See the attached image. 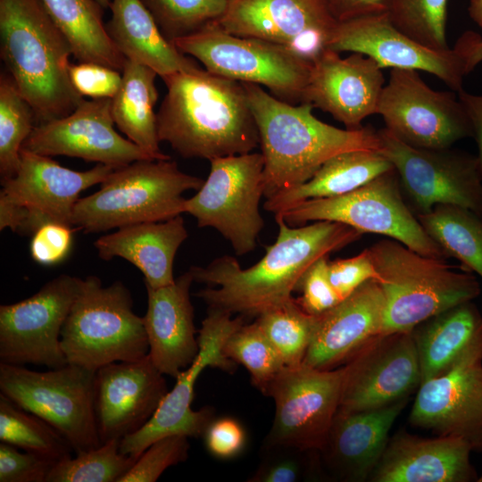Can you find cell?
<instances>
[{"instance_id":"6da1fadb","label":"cell","mask_w":482,"mask_h":482,"mask_svg":"<svg viewBox=\"0 0 482 482\" xmlns=\"http://www.w3.org/2000/svg\"><path fill=\"white\" fill-rule=\"evenodd\" d=\"M278 233L264 256L243 269L229 255L205 267L189 269L194 280L206 284L195 295L208 308L257 318L265 311L293 298L306 270L320 258L357 241L362 233L340 222L318 220L291 227L275 215Z\"/></svg>"},{"instance_id":"7a4b0ae2","label":"cell","mask_w":482,"mask_h":482,"mask_svg":"<svg viewBox=\"0 0 482 482\" xmlns=\"http://www.w3.org/2000/svg\"><path fill=\"white\" fill-rule=\"evenodd\" d=\"M162 79L167 92L157 112L158 136L179 155L211 161L260 145L243 83L201 67Z\"/></svg>"},{"instance_id":"3957f363","label":"cell","mask_w":482,"mask_h":482,"mask_svg":"<svg viewBox=\"0 0 482 482\" xmlns=\"http://www.w3.org/2000/svg\"><path fill=\"white\" fill-rule=\"evenodd\" d=\"M243 86L258 129L266 198L306 182L337 154L380 149L378 130L370 126L339 129L317 119L308 103L294 105L259 85Z\"/></svg>"},{"instance_id":"277c9868","label":"cell","mask_w":482,"mask_h":482,"mask_svg":"<svg viewBox=\"0 0 482 482\" xmlns=\"http://www.w3.org/2000/svg\"><path fill=\"white\" fill-rule=\"evenodd\" d=\"M0 53L39 124L84 100L70 79L71 46L41 0H0Z\"/></svg>"},{"instance_id":"5b68a950","label":"cell","mask_w":482,"mask_h":482,"mask_svg":"<svg viewBox=\"0 0 482 482\" xmlns=\"http://www.w3.org/2000/svg\"><path fill=\"white\" fill-rule=\"evenodd\" d=\"M385 298L382 334L411 331L426 320L472 301L481 288L471 272L456 271L393 238L366 248Z\"/></svg>"},{"instance_id":"8992f818","label":"cell","mask_w":482,"mask_h":482,"mask_svg":"<svg viewBox=\"0 0 482 482\" xmlns=\"http://www.w3.org/2000/svg\"><path fill=\"white\" fill-rule=\"evenodd\" d=\"M204 181L181 171L170 158L135 161L116 168L98 191L79 198L71 223L92 233L166 220L185 213L182 195L199 190Z\"/></svg>"},{"instance_id":"52a82bcc","label":"cell","mask_w":482,"mask_h":482,"mask_svg":"<svg viewBox=\"0 0 482 482\" xmlns=\"http://www.w3.org/2000/svg\"><path fill=\"white\" fill-rule=\"evenodd\" d=\"M61 347L68 363L94 372L147 355L143 317L133 310L129 289L120 280L104 287L96 276L82 279L62 329Z\"/></svg>"},{"instance_id":"ba28073f","label":"cell","mask_w":482,"mask_h":482,"mask_svg":"<svg viewBox=\"0 0 482 482\" xmlns=\"http://www.w3.org/2000/svg\"><path fill=\"white\" fill-rule=\"evenodd\" d=\"M95 375L71 363L36 371L1 362L0 394L46 421L79 453L102 445L95 414Z\"/></svg>"},{"instance_id":"9c48e42d","label":"cell","mask_w":482,"mask_h":482,"mask_svg":"<svg viewBox=\"0 0 482 482\" xmlns=\"http://www.w3.org/2000/svg\"><path fill=\"white\" fill-rule=\"evenodd\" d=\"M274 215L290 225L318 220L340 222L362 234L393 238L421 254L446 258L406 204L395 168L350 193L307 199Z\"/></svg>"},{"instance_id":"30bf717a","label":"cell","mask_w":482,"mask_h":482,"mask_svg":"<svg viewBox=\"0 0 482 482\" xmlns=\"http://www.w3.org/2000/svg\"><path fill=\"white\" fill-rule=\"evenodd\" d=\"M172 44L213 74L270 89L283 101H301L312 62L270 42L233 35L212 21Z\"/></svg>"},{"instance_id":"8fae6325","label":"cell","mask_w":482,"mask_h":482,"mask_svg":"<svg viewBox=\"0 0 482 482\" xmlns=\"http://www.w3.org/2000/svg\"><path fill=\"white\" fill-rule=\"evenodd\" d=\"M115 169L97 163L87 170H74L22 147L16 173L1 182L0 229L32 236L48 222L72 226L80 193L101 184Z\"/></svg>"},{"instance_id":"7c38bea8","label":"cell","mask_w":482,"mask_h":482,"mask_svg":"<svg viewBox=\"0 0 482 482\" xmlns=\"http://www.w3.org/2000/svg\"><path fill=\"white\" fill-rule=\"evenodd\" d=\"M210 162V172L196 194L185 201V213L199 228H213L237 255L256 247L264 223L259 206L264 195L262 153L224 156Z\"/></svg>"},{"instance_id":"4fadbf2b","label":"cell","mask_w":482,"mask_h":482,"mask_svg":"<svg viewBox=\"0 0 482 482\" xmlns=\"http://www.w3.org/2000/svg\"><path fill=\"white\" fill-rule=\"evenodd\" d=\"M379 152L393 164L401 188L417 214L437 204L464 207L482 219V173L477 155L450 148L411 146L386 128Z\"/></svg>"},{"instance_id":"5bb4252c","label":"cell","mask_w":482,"mask_h":482,"mask_svg":"<svg viewBox=\"0 0 482 482\" xmlns=\"http://www.w3.org/2000/svg\"><path fill=\"white\" fill-rule=\"evenodd\" d=\"M241 315L208 308L207 316L198 331L199 353L193 363L182 370L176 384L168 391L158 409L147 423L134 434L124 436L120 442L122 453L138 458L155 440L171 435L201 437L215 418L212 407L204 406L194 411L195 384L201 372L207 367L234 372L237 363L222 352L227 337L243 325Z\"/></svg>"},{"instance_id":"9a60e30c","label":"cell","mask_w":482,"mask_h":482,"mask_svg":"<svg viewBox=\"0 0 482 482\" xmlns=\"http://www.w3.org/2000/svg\"><path fill=\"white\" fill-rule=\"evenodd\" d=\"M377 113L388 131L416 148L445 149L473 137L471 120L458 96L432 89L418 71L391 70Z\"/></svg>"},{"instance_id":"2e32d148","label":"cell","mask_w":482,"mask_h":482,"mask_svg":"<svg viewBox=\"0 0 482 482\" xmlns=\"http://www.w3.org/2000/svg\"><path fill=\"white\" fill-rule=\"evenodd\" d=\"M343 369L285 366L261 392L273 399L275 414L263 444L320 451L339 408Z\"/></svg>"},{"instance_id":"e0dca14e","label":"cell","mask_w":482,"mask_h":482,"mask_svg":"<svg viewBox=\"0 0 482 482\" xmlns=\"http://www.w3.org/2000/svg\"><path fill=\"white\" fill-rule=\"evenodd\" d=\"M82 278L61 274L33 295L0 306L1 362L49 369L66 365L61 333Z\"/></svg>"},{"instance_id":"ac0fdd59","label":"cell","mask_w":482,"mask_h":482,"mask_svg":"<svg viewBox=\"0 0 482 482\" xmlns=\"http://www.w3.org/2000/svg\"><path fill=\"white\" fill-rule=\"evenodd\" d=\"M471 31L464 33L453 48L428 47L395 28L386 12L338 21L328 48L362 54L381 69H403L428 72L456 93L462 88L468 74L467 62Z\"/></svg>"},{"instance_id":"d6986e66","label":"cell","mask_w":482,"mask_h":482,"mask_svg":"<svg viewBox=\"0 0 482 482\" xmlns=\"http://www.w3.org/2000/svg\"><path fill=\"white\" fill-rule=\"evenodd\" d=\"M217 22L233 35L273 43L312 62L328 48L338 21L326 0H228Z\"/></svg>"},{"instance_id":"ffe728a7","label":"cell","mask_w":482,"mask_h":482,"mask_svg":"<svg viewBox=\"0 0 482 482\" xmlns=\"http://www.w3.org/2000/svg\"><path fill=\"white\" fill-rule=\"evenodd\" d=\"M339 408L361 411L405 398L420 386V369L411 331L380 334L342 366Z\"/></svg>"},{"instance_id":"44dd1931","label":"cell","mask_w":482,"mask_h":482,"mask_svg":"<svg viewBox=\"0 0 482 482\" xmlns=\"http://www.w3.org/2000/svg\"><path fill=\"white\" fill-rule=\"evenodd\" d=\"M112 98L84 99L65 117L34 127L23 148L46 155H63L119 168L154 159L114 129Z\"/></svg>"},{"instance_id":"7402d4cb","label":"cell","mask_w":482,"mask_h":482,"mask_svg":"<svg viewBox=\"0 0 482 482\" xmlns=\"http://www.w3.org/2000/svg\"><path fill=\"white\" fill-rule=\"evenodd\" d=\"M410 412L412 426L465 440L482 453V350L419 386Z\"/></svg>"},{"instance_id":"603a6c76","label":"cell","mask_w":482,"mask_h":482,"mask_svg":"<svg viewBox=\"0 0 482 482\" xmlns=\"http://www.w3.org/2000/svg\"><path fill=\"white\" fill-rule=\"evenodd\" d=\"M168 393L164 375L150 356L101 367L95 375V414L101 443L143 428Z\"/></svg>"},{"instance_id":"cb8c5ba5","label":"cell","mask_w":482,"mask_h":482,"mask_svg":"<svg viewBox=\"0 0 482 482\" xmlns=\"http://www.w3.org/2000/svg\"><path fill=\"white\" fill-rule=\"evenodd\" d=\"M339 54L327 48L312 62L302 103L328 112L347 129H359L363 120L377 113L385 79L370 57Z\"/></svg>"},{"instance_id":"d4e9b609","label":"cell","mask_w":482,"mask_h":482,"mask_svg":"<svg viewBox=\"0 0 482 482\" xmlns=\"http://www.w3.org/2000/svg\"><path fill=\"white\" fill-rule=\"evenodd\" d=\"M385 298L379 284L370 279L327 312L317 315L303 363L332 370L382 334Z\"/></svg>"},{"instance_id":"484cf974","label":"cell","mask_w":482,"mask_h":482,"mask_svg":"<svg viewBox=\"0 0 482 482\" xmlns=\"http://www.w3.org/2000/svg\"><path fill=\"white\" fill-rule=\"evenodd\" d=\"M472 449L460 437H420L400 431L389 437L370 477L373 482H473Z\"/></svg>"},{"instance_id":"4316f807","label":"cell","mask_w":482,"mask_h":482,"mask_svg":"<svg viewBox=\"0 0 482 482\" xmlns=\"http://www.w3.org/2000/svg\"><path fill=\"white\" fill-rule=\"evenodd\" d=\"M194 281L188 270L168 286L145 287L147 308L143 321L148 355L163 375L175 379L193 363L199 353L190 298Z\"/></svg>"},{"instance_id":"83f0119b","label":"cell","mask_w":482,"mask_h":482,"mask_svg":"<svg viewBox=\"0 0 482 482\" xmlns=\"http://www.w3.org/2000/svg\"><path fill=\"white\" fill-rule=\"evenodd\" d=\"M408 398L368 411L338 409L319 451L329 471L340 480L370 479L389 439V432Z\"/></svg>"},{"instance_id":"f1b7e54d","label":"cell","mask_w":482,"mask_h":482,"mask_svg":"<svg viewBox=\"0 0 482 482\" xmlns=\"http://www.w3.org/2000/svg\"><path fill=\"white\" fill-rule=\"evenodd\" d=\"M187 236L180 214L119 228L98 237L95 247L103 260L120 257L129 262L143 273L145 287L158 288L174 282V259Z\"/></svg>"},{"instance_id":"f546056e","label":"cell","mask_w":482,"mask_h":482,"mask_svg":"<svg viewBox=\"0 0 482 482\" xmlns=\"http://www.w3.org/2000/svg\"><path fill=\"white\" fill-rule=\"evenodd\" d=\"M411 333L421 384L482 350V314L472 301L465 302L426 320Z\"/></svg>"},{"instance_id":"4dcf8cb0","label":"cell","mask_w":482,"mask_h":482,"mask_svg":"<svg viewBox=\"0 0 482 482\" xmlns=\"http://www.w3.org/2000/svg\"><path fill=\"white\" fill-rule=\"evenodd\" d=\"M108 35L126 59L154 70L161 78L200 67L161 32L140 0H112Z\"/></svg>"},{"instance_id":"1f68e13d","label":"cell","mask_w":482,"mask_h":482,"mask_svg":"<svg viewBox=\"0 0 482 482\" xmlns=\"http://www.w3.org/2000/svg\"><path fill=\"white\" fill-rule=\"evenodd\" d=\"M394 169L379 151L351 150L327 160L306 182L266 198L263 207L274 214L302 201L350 193Z\"/></svg>"},{"instance_id":"d6a6232c","label":"cell","mask_w":482,"mask_h":482,"mask_svg":"<svg viewBox=\"0 0 482 482\" xmlns=\"http://www.w3.org/2000/svg\"><path fill=\"white\" fill-rule=\"evenodd\" d=\"M121 75L120 87L111 104L114 123L128 139L153 158H170L160 149L154 112L159 96L155 86L158 74L145 65L126 59Z\"/></svg>"},{"instance_id":"836d02e7","label":"cell","mask_w":482,"mask_h":482,"mask_svg":"<svg viewBox=\"0 0 482 482\" xmlns=\"http://www.w3.org/2000/svg\"><path fill=\"white\" fill-rule=\"evenodd\" d=\"M69 40L78 62H96L122 71L126 61L108 35L104 10L96 0H41Z\"/></svg>"},{"instance_id":"e575fe53","label":"cell","mask_w":482,"mask_h":482,"mask_svg":"<svg viewBox=\"0 0 482 482\" xmlns=\"http://www.w3.org/2000/svg\"><path fill=\"white\" fill-rule=\"evenodd\" d=\"M427 234L446 257L457 259L464 270L482 278V219L469 209L437 204L416 215Z\"/></svg>"},{"instance_id":"d590c367","label":"cell","mask_w":482,"mask_h":482,"mask_svg":"<svg viewBox=\"0 0 482 482\" xmlns=\"http://www.w3.org/2000/svg\"><path fill=\"white\" fill-rule=\"evenodd\" d=\"M0 441L54 461L71 456L69 442L50 424L0 394Z\"/></svg>"},{"instance_id":"8d00e7d4","label":"cell","mask_w":482,"mask_h":482,"mask_svg":"<svg viewBox=\"0 0 482 482\" xmlns=\"http://www.w3.org/2000/svg\"><path fill=\"white\" fill-rule=\"evenodd\" d=\"M317 315L305 312L295 298L270 308L256 322L285 366L302 364L313 335Z\"/></svg>"},{"instance_id":"74e56055","label":"cell","mask_w":482,"mask_h":482,"mask_svg":"<svg viewBox=\"0 0 482 482\" xmlns=\"http://www.w3.org/2000/svg\"><path fill=\"white\" fill-rule=\"evenodd\" d=\"M34 112L9 74L0 76V177L16 173L21 150L34 129Z\"/></svg>"},{"instance_id":"f35d334b","label":"cell","mask_w":482,"mask_h":482,"mask_svg":"<svg viewBox=\"0 0 482 482\" xmlns=\"http://www.w3.org/2000/svg\"><path fill=\"white\" fill-rule=\"evenodd\" d=\"M120 442L112 439L57 461L46 482H120L137 460L122 453Z\"/></svg>"},{"instance_id":"ab89813d","label":"cell","mask_w":482,"mask_h":482,"mask_svg":"<svg viewBox=\"0 0 482 482\" xmlns=\"http://www.w3.org/2000/svg\"><path fill=\"white\" fill-rule=\"evenodd\" d=\"M222 352L249 371L253 386L260 391L285 367L256 320L235 329L224 342Z\"/></svg>"},{"instance_id":"60d3db41","label":"cell","mask_w":482,"mask_h":482,"mask_svg":"<svg viewBox=\"0 0 482 482\" xmlns=\"http://www.w3.org/2000/svg\"><path fill=\"white\" fill-rule=\"evenodd\" d=\"M448 0H388L392 24L417 42L437 50L449 48L445 37Z\"/></svg>"},{"instance_id":"b9f144b4","label":"cell","mask_w":482,"mask_h":482,"mask_svg":"<svg viewBox=\"0 0 482 482\" xmlns=\"http://www.w3.org/2000/svg\"><path fill=\"white\" fill-rule=\"evenodd\" d=\"M171 43L218 21L228 0H140Z\"/></svg>"},{"instance_id":"7bdbcfd3","label":"cell","mask_w":482,"mask_h":482,"mask_svg":"<svg viewBox=\"0 0 482 482\" xmlns=\"http://www.w3.org/2000/svg\"><path fill=\"white\" fill-rule=\"evenodd\" d=\"M188 438L183 435H171L155 440L139 455L120 482H155L166 469L188 458Z\"/></svg>"},{"instance_id":"ee69618b","label":"cell","mask_w":482,"mask_h":482,"mask_svg":"<svg viewBox=\"0 0 482 482\" xmlns=\"http://www.w3.org/2000/svg\"><path fill=\"white\" fill-rule=\"evenodd\" d=\"M262 458L248 482H299L310 472L313 452L283 445H262Z\"/></svg>"},{"instance_id":"f6af8a7d","label":"cell","mask_w":482,"mask_h":482,"mask_svg":"<svg viewBox=\"0 0 482 482\" xmlns=\"http://www.w3.org/2000/svg\"><path fill=\"white\" fill-rule=\"evenodd\" d=\"M56 461L0 443V482H46Z\"/></svg>"},{"instance_id":"bcb514c9","label":"cell","mask_w":482,"mask_h":482,"mask_svg":"<svg viewBox=\"0 0 482 482\" xmlns=\"http://www.w3.org/2000/svg\"><path fill=\"white\" fill-rule=\"evenodd\" d=\"M328 262V255L320 258L300 281L297 290L302 292V296L296 300L310 314L320 315L341 301L329 280Z\"/></svg>"},{"instance_id":"7dc6e473","label":"cell","mask_w":482,"mask_h":482,"mask_svg":"<svg viewBox=\"0 0 482 482\" xmlns=\"http://www.w3.org/2000/svg\"><path fill=\"white\" fill-rule=\"evenodd\" d=\"M71 82L81 96L112 98L122 79L121 72L96 62H79L69 68Z\"/></svg>"},{"instance_id":"c3c4849f","label":"cell","mask_w":482,"mask_h":482,"mask_svg":"<svg viewBox=\"0 0 482 482\" xmlns=\"http://www.w3.org/2000/svg\"><path fill=\"white\" fill-rule=\"evenodd\" d=\"M73 242L72 226L48 222L32 235L29 252L34 262L53 266L62 262L70 253Z\"/></svg>"},{"instance_id":"681fc988","label":"cell","mask_w":482,"mask_h":482,"mask_svg":"<svg viewBox=\"0 0 482 482\" xmlns=\"http://www.w3.org/2000/svg\"><path fill=\"white\" fill-rule=\"evenodd\" d=\"M328 277L342 301L366 281L376 279L377 272L365 249L355 256L329 262Z\"/></svg>"},{"instance_id":"f907efd6","label":"cell","mask_w":482,"mask_h":482,"mask_svg":"<svg viewBox=\"0 0 482 482\" xmlns=\"http://www.w3.org/2000/svg\"><path fill=\"white\" fill-rule=\"evenodd\" d=\"M203 437L207 451L219 459L237 456L243 451L246 442L243 426L231 417H215Z\"/></svg>"},{"instance_id":"816d5d0a","label":"cell","mask_w":482,"mask_h":482,"mask_svg":"<svg viewBox=\"0 0 482 482\" xmlns=\"http://www.w3.org/2000/svg\"><path fill=\"white\" fill-rule=\"evenodd\" d=\"M388 0H326L337 21L386 12Z\"/></svg>"},{"instance_id":"f5cc1de1","label":"cell","mask_w":482,"mask_h":482,"mask_svg":"<svg viewBox=\"0 0 482 482\" xmlns=\"http://www.w3.org/2000/svg\"><path fill=\"white\" fill-rule=\"evenodd\" d=\"M457 96L464 105L473 127V137L478 145L477 155L482 173V96L473 95L461 89Z\"/></svg>"},{"instance_id":"db71d44e","label":"cell","mask_w":482,"mask_h":482,"mask_svg":"<svg viewBox=\"0 0 482 482\" xmlns=\"http://www.w3.org/2000/svg\"><path fill=\"white\" fill-rule=\"evenodd\" d=\"M482 62V37L477 34L475 37L467 62V71L470 73L479 62Z\"/></svg>"},{"instance_id":"11a10c76","label":"cell","mask_w":482,"mask_h":482,"mask_svg":"<svg viewBox=\"0 0 482 482\" xmlns=\"http://www.w3.org/2000/svg\"><path fill=\"white\" fill-rule=\"evenodd\" d=\"M468 11L472 21L482 28V0H470Z\"/></svg>"},{"instance_id":"9f6ffc18","label":"cell","mask_w":482,"mask_h":482,"mask_svg":"<svg viewBox=\"0 0 482 482\" xmlns=\"http://www.w3.org/2000/svg\"><path fill=\"white\" fill-rule=\"evenodd\" d=\"M96 1L101 5V7L104 10L109 8L112 2V0H96Z\"/></svg>"},{"instance_id":"6f0895ef","label":"cell","mask_w":482,"mask_h":482,"mask_svg":"<svg viewBox=\"0 0 482 482\" xmlns=\"http://www.w3.org/2000/svg\"><path fill=\"white\" fill-rule=\"evenodd\" d=\"M478 482H482V475L480 477H478Z\"/></svg>"}]
</instances>
